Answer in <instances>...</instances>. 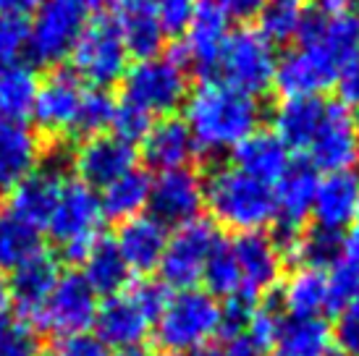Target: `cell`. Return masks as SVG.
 <instances>
[{"instance_id":"cell-1","label":"cell","mask_w":359,"mask_h":356,"mask_svg":"<svg viewBox=\"0 0 359 356\" xmlns=\"http://www.w3.org/2000/svg\"><path fill=\"white\" fill-rule=\"evenodd\" d=\"M184 123L197 155L218 158L233 152L262 123V102L223 79H202L184 100Z\"/></svg>"},{"instance_id":"cell-2","label":"cell","mask_w":359,"mask_h":356,"mask_svg":"<svg viewBox=\"0 0 359 356\" xmlns=\"http://www.w3.org/2000/svg\"><path fill=\"white\" fill-rule=\"evenodd\" d=\"M205 184V210L210 212V223L231 231V233H259L276 223L273 207V186L257 178L247 176L231 163L215 165Z\"/></svg>"},{"instance_id":"cell-3","label":"cell","mask_w":359,"mask_h":356,"mask_svg":"<svg viewBox=\"0 0 359 356\" xmlns=\"http://www.w3.org/2000/svg\"><path fill=\"white\" fill-rule=\"evenodd\" d=\"M168 294V288L150 278L129 283L126 291L108 296L97 304V315L92 325L95 336L113 351L140 348L152 333Z\"/></svg>"},{"instance_id":"cell-4","label":"cell","mask_w":359,"mask_h":356,"mask_svg":"<svg viewBox=\"0 0 359 356\" xmlns=\"http://www.w3.org/2000/svg\"><path fill=\"white\" fill-rule=\"evenodd\" d=\"M152 330L163 351L179 356L191 354L218 338L220 301L200 288L170 291Z\"/></svg>"},{"instance_id":"cell-5","label":"cell","mask_w":359,"mask_h":356,"mask_svg":"<svg viewBox=\"0 0 359 356\" xmlns=\"http://www.w3.org/2000/svg\"><path fill=\"white\" fill-rule=\"evenodd\" d=\"M102 0H40L27 21V55L40 66H58L87 29Z\"/></svg>"},{"instance_id":"cell-6","label":"cell","mask_w":359,"mask_h":356,"mask_svg":"<svg viewBox=\"0 0 359 356\" xmlns=\"http://www.w3.org/2000/svg\"><path fill=\"white\" fill-rule=\"evenodd\" d=\"M123 102L131 108L147 113L152 121L173 116L184 108V100L189 95V71L184 69L176 55H150L129 63V69L121 79Z\"/></svg>"},{"instance_id":"cell-7","label":"cell","mask_w":359,"mask_h":356,"mask_svg":"<svg viewBox=\"0 0 359 356\" xmlns=\"http://www.w3.org/2000/svg\"><path fill=\"white\" fill-rule=\"evenodd\" d=\"M102 223L105 215L100 207V194L76 178H66L45 231L50 233L60 257L71 265H79L92 244L102 236Z\"/></svg>"},{"instance_id":"cell-8","label":"cell","mask_w":359,"mask_h":356,"mask_svg":"<svg viewBox=\"0 0 359 356\" xmlns=\"http://www.w3.org/2000/svg\"><path fill=\"white\" fill-rule=\"evenodd\" d=\"M69 58L74 66L71 74L76 79L87 81V87L108 89L110 84L123 79L131 55L113 19L105 11H97L87 24V29L81 32Z\"/></svg>"},{"instance_id":"cell-9","label":"cell","mask_w":359,"mask_h":356,"mask_svg":"<svg viewBox=\"0 0 359 356\" xmlns=\"http://www.w3.org/2000/svg\"><path fill=\"white\" fill-rule=\"evenodd\" d=\"M276 69H278V53L273 42H268L252 27L231 32L218 63L220 79L226 84L247 92L252 97H259L273 89Z\"/></svg>"},{"instance_id":"cell-10","label":"cell","mask_w":359,"mask_h":356,"mask_svg":"<svg viewBox=\"0 0 359 356\" xmlns=\"http://www.w3.org/2000/svg\"><path fill=\"white\" fill-rule=\"evenodd\" d=\"M218 228L210 220H191L187 226L170 231L163 259L158 265L160 283L168 291H187L197 288L202 280V273L208 267L210 254L218 247Z\"/></svg>"},{"instance_id":"cell-11","label":"cell","mask_w":359,"mask_h":356,"mask_svg":"<svg viewBox=\"0 0 359 356\" xmlns=\"http://www.w3.org/2000/svg\"><path fill=\"white\" fill-rule=\"evenodd\" d=\"M97 294L87 286L79 270L60 273L58 283L48 296L40 315L34 317L32 327L48 333L53 338H69L79 333H90L97 315Z\"/></svg>"},{"instance_id":"cell-12","label":"cell","mask_w":359,"mask_h":356,"mask_svg":"<svg viewBox=\"0 0 359 356\" xmlns=\"http://www.w3.org/2000/svg\"><path fill=\"white\" fill-rule=\"evenodd\" d=\"M307 165L318 173L357 170L359 165V126L357 116L344 102H325L318 131L307 144Z\"/></svg>"},{"instance_id":"cell-13","label":"cell","mask_w":359,"mask_h":356,"mask_svg":"<svg viewBox=\"0 0 359 356\" xmlns=\"http://www.w3.org/2000/svg\"><path fill=\"white\" fill-rule=\"evenodd\" d=\"M299 50L336 79L344 63L359 50V13L351 11L339 16H325L309 8L304 29L299 34Z\"/></svg>"},{"instance_id":"cell-14","label":"cell","mask_w":359,"mask_h":356,"mask_svg":"<svg viewBox=\"0 0 359 356\" xmlns=\"http://www.w3.org/2000/svg\"><path fill=\"white\" fill-rule=\"evenodd\" d=\"M147 215L163 223L168 231L187 226L191 220L200 218L205 210V184L197 170L187 165V168L160 170L152 178L150 189V205H147Z\"/></svg>"},{"instance_id":"cell-15","label":"cell","mask_w":359,"mask_h":356,"mask_svg":"<svg viewBox=\"0 0 359 356\" xmlns=\"http://www.w3.org/2000/svg\"><path fill=\"white\" fill-rule=\"evenodd\" d=\"M231 32L233 29H231L229 16L212 0H202L197 11L191 13V19L187 21V27L181 29L176 58L184 63L187 71L191 69L197 74H205V79H208L210 74L218 69Z\"/></svg>"},{"instance_id":"cell-16","label":"cell","mask_w":359,"mask_h":356,"mask_svg":"<svg viewBox=\"0 0 359 356\" xmlns=\"http://www.w3.org/2000/svg\"><path fill=\"white\" fill-rule=\"evenodd\" d=\"M84 89L87 87L71 71H50L45 79H40L32 105V118L37 131L53 139L74 134Z\"/></svg>"},{"instance_id":"cell-17","label":"cell","mask_w":359,"mask_h":356,"mask_svg":"<svg viewBox=\"0 0 359 356\" xmlns=\"http://www.w3.org/2000/svg\"><path fill=\"white\" fill-rule=\"evenodd\" d=\"M236 267L241 275V296L262 299L268 291L278 288L283 275V252L276 236L268 231L259 233H241L229 241Z\"/></svg>"},{"instance_id":"cell-18","label":"cell","mask_w":359,"mask_h":356,"mask_svg":"<svg viewBox=\"0 0 359 356\" xmlns=\"http://www.w3.org/2000/svg\"><path fill=\"white\" fill-rule=\"evenodd\" d=\"M71 165L81 181L90 189H105L110 181L137 168V149L134 144L113 134H97V137L81 139L71 152Z\"/></svg>"},{"instance_id":"cell-19","label":"cell","mask_w":359,"mask_h":356,"mask_svg":"<svg viewBox=\"0 0 359 356\" xmlns=\"http://www.w3.org/2000/svg\"><path fill=\"white\" fill-rule=\"evenodd\" d=\"M100 11H105L113 19L129 55L137 60L158 55L165 48L168 32L163 27L152 0H102Z\"/></svg>"},{"instance_id":"cell-20","label":"cell","mask_w":359,"mask_h":356,"mask_svg":"<svg viewBox=\"0 0 359 356\" xmlns=\"http://www.w3.org/2000/svg\"><path fill=\"white\" fill-rule=\"evenodd\" d=\"M318 170L307 163H291L286 173L273 184V207H276V226L278 241H289L304 231V223L312 215L315 189H318Z\"/></svg>"},{"instance_id":"cell-21","label":"cell","mask_w":359,"mask_h":356,"mask_svg":"<svg viewBox=\"0 0 359 356\" xmlns=\"http://www.w3.org/2000/svg\"><path fill=\"white\" fill-rule=\"evenodd\" d=\"M63 181H66V176L60 173L58 165L40 163L29 176L11 189L8 215L24 220L27 226L37 228V231H45L53 215V207L58 202L60 189H63Z\"/></svg>"},{"instance_id":"cell-22","label":"cell","mask_w":359,"mask_h":356,"mask_svg":"<svg viewBox=\"0 0 359 356\" xmlns=\"http://www.w3.org/2000/svg\"><path fill=\"white\" fill-rule=\"evenodd\" d=\"M359 210V170H336L318 178L312 215L318 228L344 233L357 220Z\"/></svg>"},{"instance_id":"cell-23","label":"cell","mask_w":359,"mask_h":356,"mask_svg":"<svg viewBox=\"0 0 359 356\" xmlns=\"http://www.w3.org/2000/svg\"><path fill=\"white\" fill-rule=\"evenodd\" d=\"M168 236V228L144 212V215H137L131 220H123L116 231L113 244L123 257L131 275H150L158 270L160 259H163Z\"/></svg>"},{"instance_id":"cell-24","label":"cell","mask_w":359,"mask_h":356,"mask_svg":"<svg viewBox=\"0 0 359 356\" xmlns=\"http://www.w3.org/2000/svg\"><path fill=\"white\" fill-rule=\"evenodd\" d=\"M60 273L63 270H60L58 259L53 257L50 252H40L37 257H32L29 262H24L11 273V304L16 307L24 322H29V325L34 322V317L40 315V309L45 307V301L58 283Z\"/></svg>"},{"instance_id":"cell-25","label":"cell","mask_w":359,"mask_h":356,"mask_svg":"<svg viewBox=\"0 0 359 356\" xmlns=\"http://www.w3.org/2000/svg\"><path fill=\"white\" fill-rule=\"evenodd\" d=\"M278 309L283 312V317L323 320V315L330 312L325 273L312 267H294L283 278V283H278Z\"/></svg>"},{"instance_id":"cell-26","label":"cell","mask_w":359,"mask_h":356,"mask_svg":"<svg viewBox=\"0 0 359 356\" xmlns=\"http://www.w3.org/2000/svg\"><path fill=\"white\" fill-rule=\"evenodd\" d=\"M40 163V134L29 123L0 121V189H13Z\"/></svg>"},{"instance_id":"cell-27","label":"cell","mask_w":359,"mask_h":356,"mask_svg":"<svg viewBox=\"0 0 359 356\" xmlns=\"http://www.w3.org/2000/svg\"><path fill=\"white\" fill-rule=\"evenodd\" d=\"M142 155L152 168L173 170L187 168L197 158V147L184 118L165 116V118L152 121L147 134L142 137Z\"/></svg>"},{"instance_id":"cell-28","label":"cell","mask_w":359,"mask_h":356,"mask_svg":"<svg viewBox=\"0 0 359 356\" xmlns=\"http://www.w3.org/2000/svg\"><path fill=\"white\" fill-rule=\"evenodd\" d=\"M231 155H233L231 165H236L247 176L257 178L268 186H273L291 165V149L273 131L262 129L250 134Z\"/></svg>"},{"instance_id":"cell-29","label":"cell","mask_w":359,"mask_h":356,"mask_svg":"<svg viewBox=\"0 0 359 356\" xmlns=\"http://www.w3.org/2000/svg\"><path fill=\"white\" fill-rule=\"evenodd\" d=\"M325 113L323 97H283L273 110V134L289 149H307Z\"/></svg>"},{"instance_id":"cell-30","label":"cell","mask_w":359,"mask_h":356,"mask_svg":"<svg viewBox=\"0 0 359 356\" xmlns=\"http://www.w3.org/2000/svg\"><path fill=\"white\" fill-rule=\"evenodd\" d=\"M79 275L87 280V286L97 296H116L121 291H126L131 283L129 267L118 254L113 238L108 236H100L92 244V249L87 252V257L79 262Z\"/></svg>"},{"instance_id":"cell-31","label":"cell","mask_w":359,"mask_h":356,"mask_svg":"<svg viewBox=\"0 0 359 356\" xmlns=\"http://www.w3.org/2000/svg\"><path fill=\"white\" fill-rule=\"evenodd\" d=\"M152 176L144 168H131L129 173L110 181L108 186L100 189V207L102 215L110 220H131L137 215H144L150 205Z\"/></svg>"},{"instance_id":"cell-32","label":"cell","mask_w":359,"mask_h":356,"mask_svg":"<svg viewBox=\"0 0 359 356\" xmlns=\"http://www.w3.org/2000/svg\"><path fill=\"white\" fill-rule=\"evenodd\" d=\"M278 241V238H276ZM283 257L294 259L299 267H312L328 273L333 265H339L344 257V233L325 231V228H304L289 241H278Z\"/></svg>"},{"instance_id":"cell-33","label":"cell","mask_w":359,"mask_h":356,"mask_svg":"<svg viewBox=\"0 0 359 356\" xmlns=\"http://www.w3.org/2000/svg\"><path fill=\"white\" fill-rule=\"evenodd\" d=\"M276 356H333V336L325 320L283 317L276 333Z\"/></svg>"},{"instance_id":"cell-34","label":"cell","mask_w":359,"mask_h":356,"mask_svg":"<svg viewBox=\"0 0 359 356\" xmlns=\"http://www.w3.org/2000/svg\"><path fill=\"white\" fill-rule=\"evenodd\" d=\"M307 16V0H265L257 13V32L273 45H289L299 40Z\"/></svg>"},{"instance_id":"cell-35","label":"cell","mask_w":359,"mask_h":356,"mask_svg":"<svg viewBox=\"0 0 359 356\" xmlns=\"http://www.w3.org/2000/svg\"><path fill=\"white\" fill-rule=\"evenodd\" d=\"M37 87H40V79L27 63L0 71V121L27 123V118L32 116Z\"/></svg>"},{"instance_id":"cell-36","label":"cell","mask_w":359,"mask_h":356,"mask_svg":"<svg viewBox=\"0 0 359 356\" xmlns=\"http://www.w3.org/2000/svg\"><path fill=\"white\" fill-rule=\"evenodd\" d=\"M40 252H45L42 231L27 226L24 220L13 215L0 218V270L3 273H13L16 267L37 257Z\"/></svg>"},{"instance_id":"cell-37","label":"cell","mask_w":359,"mask_h":356,"mask_svg":"<svg viewBox=\"0 0 359 356\" xmlns=\"http://www.w3.org/2000/svg\"><path fill=\"white\" fill-rule=\"evenodd\" d=\"M202 280H205V291L212 299L226 301V299L241 296V275L229 241H223V238L218 241V247L210 254L208 267L202 273Z\"/></svg>"},{"instance_id":"cell-38","label":"cell","mask_w":359,"mask_h":356,"mask_svg":"<svg viewBox=\"0 0 359 356\" xmlns=\"http://www.w3.org/2000/svg\"><path fill=\"white\" fill-rule=\"evenodd\" d=\"M116 100L110 97L108 89H84V97L79 105V118H76V131L81 139L97 137V134H108L110 123H113V113H116Z\"/></svg>"},{"instance_id":"cell-39","label":"cell","mask_w":359,"mask_h":356,"mask_svg":"<svg viewBox=\"0 0 359 356\" xmlns=\"http://www.w3.org/2000/svg\"><path fill=\"white\" fill-rule=\"evenodd\" d=\"M0 356H42L37 330L21 317L0 312Z\"/></svg>"},{"instance_id":"cell-40","label":"cell","mask_w":359,"mask_h":356,"mask_svg":"<svg viewBox=\"0 0 359 356\" xmlns=\"http://www.w3.org/2000/svg\"><path fill=\"white\" fill-rule=\"evenodd\" d=\"M328 278V299H330V312L339 315L341 309L349 304L351 299L359 294V267L346 262L341 257L339 265H333L325 273Z\"/></svg>"},{"instance_id":"cell-41","label":"cell","mask_w":359,"mask_h":356,"mask_svg":"<svg viewBox=\"0 0 359 356\" xmlns=\"http://www.w3.org/2000/svg\"><path fill=\"white\" fill-rule=\"evenodd\" d=\"M333 348L341 356H359V294L336 315V325L330 330Z\"/></svg>"},{"instance_id":"cell-42","label":"cell","mask_w":359,"mask_h":356,"mask_svg":"<svg viewBox=\"0 0 359 356\" xmlns=\"http://www.w3.org/2000/svg\"><path fill=\"white\" fill-rule=\"evenodd\" d=\"M27 19L0 16V71L19 66L27 55Z\"/></svg>"},{"instance_id":"cell-43","label":"cell","mask_w":359,"mask_h":356,"mask_svg":"<svg viewBox=\"0 0 359 356\" xmlns=\"http://www.w3.org/2000/svg\"><path fill=\"white\" fill-rule=\"evenodd\" d=\"M152 126V118L147 113H142V110L131 108L126 102H118L116 105V113H113V123H110V129H113V137L123 139V142H142V137L147 134V129Z\"/></svg>"},{"instance_id":"cell-44","label":"cell","mask_w":359,"mask_h":356,"mask_svg":"<svg viewBox=\"0 0 359 356\" xmlns=\"http://www.w3.org/2000/svg\"><path fill=\"white\" fill-rule=\"evenodd\" d=\"M42 356H110V348L95 333H79V336L55 338V343Z\"/></svg>"},{"instance_id":"cell-45","label":"cell","mask_w":359,"mask_h":356,"mask_svg":"<svg viewBox=\"0 0 359 356\" xmlns=\"http://www.w3.org/2000/svg\"><path fill=\"white\" fill-rule=\"evenodd\" d=\"M200 3L202 0H152V6L158 11L160 21H163V27H165L168 34L184 29Z\"/></svg>"},{"instance_id":"cell-46","label":"cell","mask_w":359,"mask_h":356,"mask_svg":"<svg viewBox=\"0 0 359 356\" xmlns=\"http://www.w3.org/2000/svg\"><path fill=\"white\" fill-rule=\"evenodd\" d=\"M336 89H339V102H344L346 108H359V50L339 71Z\"/></svg>"},{"instance_id":"cell-47","label":"cell","mask_w":359,"mask_h":356,"mask_svg":"<svg viewBox=\"0 0 359 356\" xmlns=\"http://www.w3.org/2000/svg\"><path fill=\"white\" fill-rule=\"evenodd\" d=\"M212 3H215L229 19L250 21V19H257V13L265 0H212Z\"/></svg>"},{"instance_id":"cell-48","label":"cell","mask_w":359,"mask_h":356,"mask_svg":"<svg viewBox=\"0 0 359 356\" xmlns=\"http://www.w3.org/2000/svg\"><path fill=\"white\" fill-rule=\"evenodd\" d=\"M223 356H268V348H262L255 341L250 338L247 333H241V336H233V338H223Z\"/></svg>"},{"instance_id":"cell-49","label":"cell","mask_w":359,"mask_h":356,"mask_svg":"<svg viewBox=\"0 0 359 356\" xmlns=\"http://www.w3.org/2000/svg\"><path fill=\"white\" fill-rule=\"evenodd\" d=\"M40 6V0H0V16L11 19H27L34 8Z\"/></svg>"},{"instance_id":"cell-50","label":"cell","mask_w":359,"mask_h":356,"mask_svg":"<svg viewBox=\"0 0 359 356\" xmlns=\"http://www.w3.org/2000/svg\"><path fill=\"white\" fill-rule=\"evenodd\" d=\"M312 11L325 13V16H339L357 11V0H312Z\"/></svg>"},{"instance_id":"cell-51","label":"cell","mask_w":359,"mask_h":356,"mask_svg":"<svg viewBox=\"0 0 359 356\" xmlns=\"http://www.w3.org/2000/svg\"><path fill=\"white\" fill-rule=\"evenodd\" d=\"M11 304V294H8V275L0 270V312H6Z\"/></svg>"},{"instance_id":"cell-52","label":"cell","mask_w":359,"mask_h":356,"mask_svg":"<svg viewBox=\"0 0 359 356\" xmlns=\"http://www.w3.org/2000/svg\"><path fill=\"white\" fill-rule=\"evenodd\" d=\"M189 356H223V346L220 343H208V346H202V348H197V351H191Z\"/></svg>"},{"instance_id":"cell-53","label":"cell","mask_w":359,"mask_h":356,"mask_svg":"<svg viewBox=\"0 0 359 356\" xmlns=\"http://www.w3.org/2000/svg\"><path fill=\"white\" fill-rule=\"evenodd\" d=\"M110 356H144L140 348H121V351H110Z\"/></svg>"},{"instance_id":"cell-54","label":"cell","mask_w":359,"mask_h":356,"mask_svg":"<svg viewBox=\"0 0 359 356\" xmlns=\"http://www.w3.org/2000/svg\"><path fill=\"white\" fill-rule=\"evenodd\" d=\"M147 356H179V354H170V351H163V348H160V351H155V354H147Z\"/></svg>"},{"instance_id":"cell-55","label":"cell","mask_w":359,"mask_h":356,"mask_svg":"<svg viewBox=\"0 0 359 356\" xmlns=\"http://www.w3.org/2000/svg\"><path fill=\"white\" fill-rule=\"evenodd\" d=\"M0 218H3V199H0Z\"/></svg>"},{"instance_id":"cell-56","label":"cell","mask_w":359,"mask_h":356,"mask_svg":"<svg viewBox=\"0 0 359 356\" xmlns=\"http://www.w3.org/2000/svg\"><path fill=\"white\" fill-rule=\"evenodd\" d=\"M357 126H359V116H357Z\"/></svg>"},{"instance_id":"cell-57","label":"cell","mask_w":359,"mask_h":356,"mask_svg":"<svg viewBox=\"0 0 359 356\" xmlns=\"http://www.w3.org/2000/svg\"><path fill=\"white\" fill-rule=\"evenodd\" d=\"M357 220H359V210H357Z\"/></svg>"},{"instance_id":"cell-58","label":"cell","mask_w":359,"mask_h":356,"mask_svg":"<svg viewBox=\"0 0 359 356\" xmlns=\"http://www.w3.org/2000/svg\"><path fill=\"white\" fill-rule=\"evenodd\" d=\"M273 356H276V354H273Z\"/></svg>"}]
</instances>
